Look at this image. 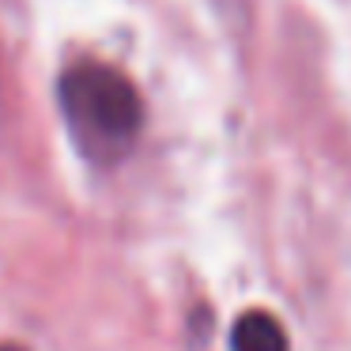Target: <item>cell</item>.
<instances>
[{
  "label": "cell",
  "mask_w": 351,
  "mask_h": 351,
  "mask_svg": "<svg viewBox=\"0 0 351 351\" xmlns=\"http://www.w3.org/2000/svg\"><path fill=\"white\" fill-rule=\"evenodd\" d=\"M57 102L72 144L99 167L121 162L144 129V99L136 84L114 64L84 61L64 69L57 84Z\"/></svg>",
  "instance_id": "1"
},
{
  "label": "cell",
  "mask_w": 351,
  "mask_h": 351,
  "mask_svg": "<svg viewBox=\"0 0 351 351\" xmlns=\"http://www.w3.org/2000/svg\"><path fill=\"white\" fill-rule=\"evenodd\" d=\"M230 351H291V343L268 310H250L230 328Z\"/></svg>",
  "instance_id": "2"
},
{
  "label": "cell",
  "mask_w": 351,
  "mask_h": 351,
  "mask_svg": "<svg viewBox=\"0 0 351 351\" xmlns=\"http://www.w3.org/2000/svg\"><path fill=\"white\" fill-rule=\"evenodd\" d=\"M0 351H23V348H16V343H4V348H0Z\"/></svg>",
  "instance_id": "3"
}]
</instances>
